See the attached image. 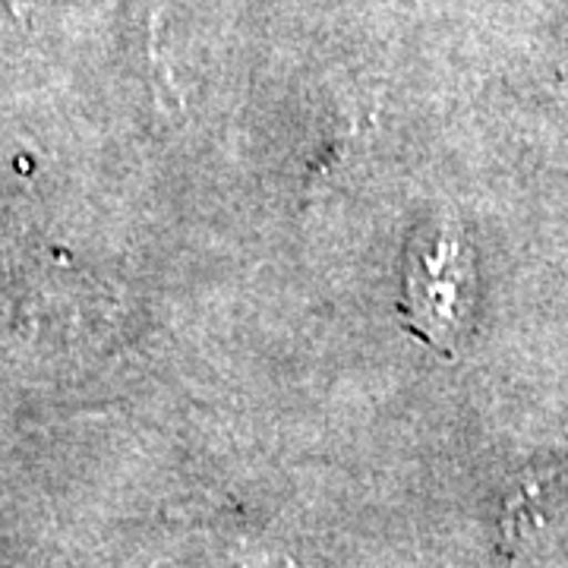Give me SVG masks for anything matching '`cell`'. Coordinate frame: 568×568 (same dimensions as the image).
Masks as SVG:
<instances>
[{
    "mask_svg": "<svg viewBox=\"0 0 568 568\" xmlns=\"http://www.w3.org/2000/svg\"><path fill=\"white\" fill-rule=\"evenodd\" d=\"M470 284V256L458 231L443 227L429 246L414 244L407 253L405 294L398 301V316L420 342L452 357V342L465 325Z\"/></svg>",
    "mask_w": 568,
    "mask_h": 568,
    "instance_id": "6da1fadb",
    "label": "cell"
}]
</instances>
